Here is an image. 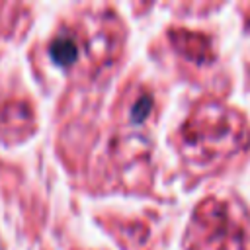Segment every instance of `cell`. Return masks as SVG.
Masks as SVG:
<instances>
[{
    "label": "cell",
    "mask_w": 250,
    "mask_h": 250,
    "mask_svg": "<svg viewBox=\"0 0 250 250\" xmlns=\"http://www.w3.org/2000/svg\"><path fill=\"white\" fill-rule=\"evenodd\" d=\"M49 55H51V59H53L55 62H59V64H68V62H72V61L76 59L78 49H76V43H74L72 39H68V37H59V39H55V41L51 43Z\"/></svg>",
    "instance_id": "cell-1"
},
{
    "label": "cell",
    "mask_w": 250,
    "mask_h": 250,
    "mask_svg": "<svg viewBox=\"0 0 250 250\" xmlns=\"http://www.w3.org/2000/svg\"><path fill=\"white\" fill-rule=\"evenodd\" d=\"M150 98L148 96H143V98H139L137 102H135V105H133V119L135 121H141V119H145L146 117V113H148V109H150Z\"/></svg>",
    "instance_id": "cell-2"
}]
</instances>
